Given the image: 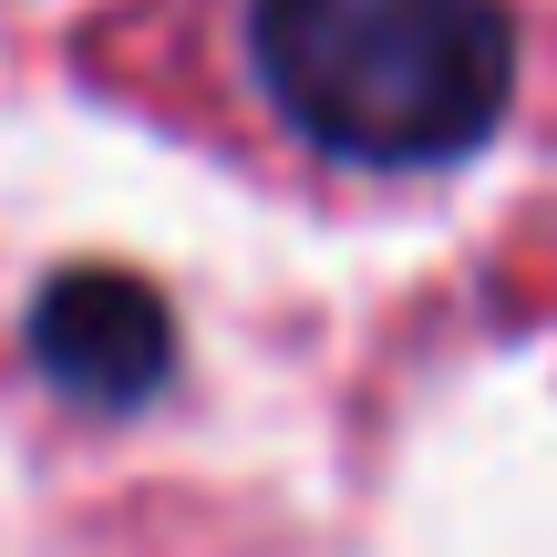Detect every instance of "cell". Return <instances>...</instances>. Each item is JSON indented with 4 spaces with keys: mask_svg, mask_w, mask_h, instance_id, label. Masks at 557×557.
I'll use <instances>...</instances> for the list:
<instances>
[{
    "mask_svg": "<svg viewBox=\"0 0 557 557\" xmlns=\"http://www.w3.org/2000/svg\"><path fill=\"white\" fill-rule=\"evenodd\" d=\"M248 41L278 114L351 165H444L517 94L506 0H259Z\"/></svg>",
    "mask_w": 557,
    "mask_h": 557,
    "instance_id": "obj_1",
    "label": "cell"
},
{
    "mask_svg": "<svg viewBox=\"0 0 557 557\" xmlns=\"http://www.w3.org/2000/svg\"><path fill=\"white\" fill-rule=\"evenodd\" d=\"M32 361L52 393L94 403V413H135L176 372V310L135 269H62L32 299Z\"/></svg>",
    "mask_w": 557,
    "mask_h": 557,
    "instance_id": "obj_2",
    "label": "cell"
}]
</instances>
